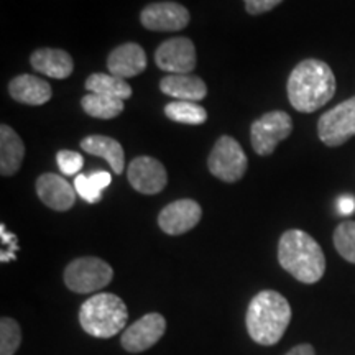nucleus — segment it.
Returning a JSON list of instances; mask_svg holds the SVG:
<instances>
[{
    "instance_id": "nucleus-1",
    "label": "nucleus",
    "mask_w": 355,
    "mask_h": 355,
    "mask_svg": "<svg viewBox=\"0 0 355 355\" xmlns=\"http://www.w3.org/2000/svg\"><path fill=\"white\" fill-rule=\"evenodd\" d=\"M336 76L331 66L321 60H304L291 71L286 92L298 112H316L336 94Z\"/></svg>"
},
{
    "instance_id": "nucleus-2",
    "label": "nucleus",
    "mask_w": 355,
    "mask_h": 355,
    "mask_svg": "<svg viewBox=\"0 0 355 355\" xmlns=\"http://www.w3.org/2000/svg\"><path fill=\"white\" fill-rule=\"evenodd\" d=\"M291 322V306L278 291L263 290L252 298L247 308V332L260 345L282 340Z\"/></svg>"
},
{
    "instance_id": "nucleus-3",
    "label": "nucleus",
    "mask_w": 355,
    "mask_h": 355,
    "mask_svg": "<svg viewBox=\"0 0 355 355\" xmlns=\"http://www.w3.org/2000/svg\"><path fill=\"white\" fill-rule=\"evenodd\" d=\"M278 261L304 285L318 283L326 272V257L319 243L304 230L291 229L279 237Z\"/></svg>"
},
{
    "instance_id": "nucleus-4",
    "label": "nucleus",
    "mask_w": 355,
    "mask_h": 355,
    "mask_svg": "<svg viewBox=\"0 0 355 355\" xmlns=\"http://www.w3.org/2000/svg\"><path fill=\"white\" fill-rule=\"evenodd\" d=\"M127 306L114 293H97L84 301L79 309V324L84 332L97 339L119 334L127 326Z\"/></svg>"
},
{
    "instance_id": "nucleus-5",
    "label": "nucleus",
    "mask_w": 355,
    "mask_h": 355,
    "mask_svg": "<svg viewBox=\"0 0 355 355\" xmlns=\"http://www.w3.org/2000/svg\"><path fill=\"white\" fill-rule=\"evenodd\" d=\"M64 285L79 295L99 291L112 282L114 270L97 257H79L64 268Z\"/></svg>"
},
{
    "instance_id": "nucleus-6",
    "label": "nucleus",
    "mask_w": 355,
    "mask_h": 355,
    "mask_svg": "<svg viewBox=\"0 0 355 355\" xmlns=\"http://www.w3.org/2000/svg\"><path fill=\"white\" fill-rule=\"evenodd\" d=\"M248 159L243 148L234 137L222 135L212 146L207 168L211 175L224 183H237L247 171Z\"/></svg>"
},
{
    "instance_id": "nucleus-7",
    "label": "nucleus",
    "mask_w": 355,
    "mask_h": 355,
    "mask_svg": "<svg viewBox=\"0 0 355 355\" xmlns=\"http://www.w3.org/2000/svg\"><path fill=\"white\" fill-rule=\"evenodd\" d=\"M293 132L291 117L283 110H273L261 115L259 121L252 123L250 140L255 153L268 157L275 152L278 144L286 140Z\"/></svg>"
},
{
    "instance_id": "nucleus-8",
    "label": "nucleus",
    "mask_w": 355,
    "mask_h": 355,
    "mask_svg": "<svg viewBox=\"0 0 355 355\" xmlns=\"http://www.w3.org/2000/svg\"><path fill=\"white\" fill-rule=\"evenodd\" d=\"M318 135L327 146H340L355 137V96L319 117Z\"/></svg>"
},
{
    "instance_id": "nucleus-9",
    "label": "nucleus",
    "mask_w": 355,
    "mask_h": 355,
    "mask_svg": "<svg viewBox=\"0 0 355 355\" xmlns=\"http://www.w3.org/2000/svg\"><path fill=\"white\" fill-rule=\"evenodd\" d=\"M166 319L159 313H148L132 326L125 327L121 344L130 354H140L152 349L165 336Z\"/></svg>"
},
{
    "instance_id": "nucleus-10",
    "label": "nucleus",
    "mask_w": 355,
    "mask_h": 355,
    "mask_svg": "<svg viewBox=\"0 0 355 355\" xmlns=\"http://www.w3.org/2000/svg\"><path fill=\"white\" fill-rule=\"evenodd\" d=\"M196 48L189 38L176 37L166 40L155 51V63L170 74H189L196 68Z\"/></svg>"
},
{
    "instance_id": "nucleus-11",
    "label": "nucleus",
    "mask_w": 355,
    "mask_h": 355,
    "mask_svg": "<svg viewBox=\"0 0 355 355\" xmlns=\"http://www.w3.org/2000/svg\"><path fill=\"white\" fill-rule=\"evenodd\" d=\"M191 20L188 8L176 2H155L140 13V21L152 32H180Z\"/></svg>"
},
{
    "instance_id": "nucleus-12",
    "label": "nucleus",
    "mask_w": 355,
    "mask_h": 355,
    "mask_svg": "<svg viewBox=\"0 0 355 355\" xmlns=\"http://www.w3.org/2000/svg\"><path fill=\"white\" fill-rule=\"evenodd\" d=\"M128 183L141 194H158L165 189L168 173L162 162L153 157L133 158L127 170Z\"/></svg>"
},
{
    "instance_id": "nucleus-13",
    "label": "nucleus",
    "mask_w": 355,
    "mask_h": 355,
    "mask_svg": "<svg viewBox=\"0 0 355 355\" xmlns=\"http://www.w3.org/2000/svg\"><path fill=\"white\" fill-rule=\"evenodd\" d=\"M201 206L194 199H178L168 204L158 216V225L168 235H183L199 224Z\"/></svg>"
},
{
    "instance_id": "nucleus-14",
    "label": "nucleus",
    "mask_w": 355,
    "mask_h": 355,
    "mask_svg": "<svg viewBox=\"0 0 355 355\" xmlns=\"http://www.w3.org/2000/svg\"><path fill=\"white\" fill-rule=\"evenodd\" d=\"M37 194L44 206L58 212L69 211L76 202V189L55 173H44L38 178Z\"/></svg>"
},
{
    "instance_id": "nucleus-15",
    "label": "nucleus",
    "mask_w": 355,
    "mask_h": 355,
    "mask_svg": "<svg viewBox=\"0 0 355 355\" xmlns=\"http://www.w3.org/2000/svg\"><path fill=\"white\" fill-rule=\"evenodd\" d=\"M146 63L148 61H146V55L140 44L123 43L109 55L107 69L114 76L127 79L144 73Z\"/></svg>"
},
{
    "instance_id": "nucleus-16",
    "label": "nucleus",
    "mask_w": 355,
    "mask_h": 355,
    "mask_svg": "<svg viewBox=\"0 0 355 355\" xmlns=\"http://www.w3.org/2000/svg\"><path fill=\"white\" fill-rule=\"evenodd\" d=\"M12 99L26 105H43L51 99V86L33 74H20L8 84Z\"/></svg>"
},
{
    "instance_id": "nucleus-17",
    "label": "nucleus",
    "mask_w": 355,
    "mask_h": 355,
    "mask_svg": "<svg viewBox=\"0 0 355 355\" xmlns=\"http://www.w3.org/2000/svg\"><path fill=\"white\" fill-rule=\"evenodd\" d=\"M30 63L38 73L53 79H66L73 74L74 61L68 51L56 48H40L30 56Z\"/></svg>"
},
{
    "instance_id": "nucleus-18",
    "label": "nucleus",
    "mask_w": 355,
    "mask_h": 355,
    "mask_svg": "<svg viewBox=\"0 0 355 355\" xmlns=\"http://www.w3.org/2000/svg\"><path fill=\"white\" fill-rule=\"evenodd\" d=\"M159 89L166 96L178 101L196 102L207 96V86L201 78L191 74H168L159 83Z\"/></svg>"
},
{
    "instance_id": "nucleus-19",
    "label": "nucleus",
    "mask_w": 355,
    "mask_h": 355,
    "mask_svg": "<svg viewBox=\"0 0 355 355\" xmlns=\"http://www.w3.org/2000/svg\"><path fill=\"white\" fill-rule=\"evenodd\" d=\"M25 157V145L20 135L3 123L0 127V173L2 176H13L20 170Z\"/></svg>"
},
{
    "instance_id": "nucleus-20",
    "label": "nucleus",
    "mask_w": 355,
    "mask_h": 355,
    "mask_svg": "<svg viewBox=\"0 0 355 355\" xmlns=\"http://www.w3.org/2000/svg\"><path fill=\"white\" fill-rule=\"evenodd\" d=\"M81 148L86 153L104 158L109 163V166L112 168L115 175H122L123 173V168H125V153H123L122 145L117 140L105 135H89L81 141Z\"/></svg>"
},
{
    "instance_id": "nucleus-21",
    "label": "nucleus",
    "mask_w": 355,
    "mask_h": 355,
    "mask_svg": "<svg viewBox=\"0 0 355 355\" xmlns=\"http://www.w3.org/2000/svg\"><path fill=\"white\" fill-rule=\"evenodd\" d=\"M84 87H86V91L92 92V94L107 96L121 101H125L132 96L130 84H128L125 79L114 76V74H91V76L86 79Z\"/></svg>"
},
{
    "instance_id": "nucleus-22",
    "label": "nucleus",
    "mask_w": 355,
    "mask_h": 355,
    "mask_svg": "<svg viewBox=\"0 0 355 355\" xmlns=\"http://www.w3.org/2000/svg\"><path fill=\"white\" fill-rule=\"evenodd\" d=\"M81 107L91 117L109 121V119H115L122 114L123 101L89 92L87 96H84L81 99Z\"/></svg>"
},
{
    "instance_id": "nucleus-23",
    "label": "nucleus",
    "mask_w": 355,
    "mask_h": 355,
    "mask_svg": "<svg viewBox=\"0 0 355 355\" xmlns=\"http://www.w3.org/2000/svg\"><path fill=\"white\" fill-rule=\"evenodd\" d=\"M165 115L173 122L186 125H202L207 121V110L189 101H175L165 107Z\"/></svg>"
},
{
    "instance_id": "nucleus-24",
    "label": "nucleus",
    "mask_w": 355,
    "mask_h": 355,
    "mask_svg": "<svg viewBox=\"0 0 355 355\" xmlns=\"http://www.w3.org/2000/svg\"><path fill=\"white\" fill-rule=\"evenodd\" d=\"M334 247L344 260L355 265V222L344 220L334 230Z\"/></svg>"
},
{
    "instance_id": "nucleus-25",
    "label": "nucleus",
    "mask_w": 355,
    "mask_h": 355,
    "mask_svg": "<svg viewBox=\"0 0 355 355\" xmlns=\"http://www.w3.org/2000/svg\"><path fill=\"white\" fill-rule=\"evenodd\" d=\"M21 344L20 324L12 318L0 319V355H13Z\"/></svg>"
},
{
    "instance_id": "nucleus-26",
    "label": "nucleus",
    "mask_w": 355,
    "mask_h": 355,
    "mask_svg": "<svg viewBox=\"0 0 355 355\" xmlns=\"http://www.w3.org/2000/svg\"><path fill=\"white\" fill-rule=\"evenodd\" d=\"M56 162L60 170L66 176L78 175L79 170L84 166V158L81 153L73 152V150H60L56 153Z\"/></svg>"
},
{
    "instance_id": "nucleus-27",
    "label": "nucleus",
    "mask_w": 355,
    "mask_h": 355,
    "mask_svg": "<svg viewBox=\"0 0 355 355\" xmlns=\"http://www.w3.org/2000/svg\"><path fill=\"white\" fill-rule=\"evenodd\" d=\"M74 189H76V193L84 199V201L91 204H97L102 199V191L92 183L91 178L87 175L76 176V180H74Z\"/></svg>"
},
{
    "instance_id": "nucleus-28",
    "label": "nucleus",
    "mask_w": 355,
    "mask_h": 355,
    "mask_svg": "<svg viewBox=\"0 0 355 355\" xmlns=\"http://www.w3.org/2000/svg\"><path fill=\"white\" fill-rule=\"evenodd\" d=\"M245 8L250 15H261V13L273 10L283 0H243Z\"/></svg>"
},
{
    "instance_id": "nucleus-29",
    "label": "nucleus",
    "mask_w": 355,
    "mask_h": 355,
    "mask_svg": "<svg viewBox=\"0 0 355 355\" xmlns=\"http://www.w3.org/2000/svg\"><path fill=\"white\" fill-rule=\"evenodd\" d=\"M337 209L343 216H350L355 211V199L352 196H340L337 199Z\"/></svg>"
},
{
    "instance_id": "nucleus-30",
    "label": "nucleus",
    "mask_w": 355,
    "mask_h": 355,
    "mask_svg": "<svg viewBox=\"0 0 355 355\" xmlns=\"http://www.w3.org/2000/svg\"><path fill=\"white\" fill-rule=\"evenodd\" d=\"M87 176L91 178L92 183H94L101 191L104 188H107V186L110 184V181H112V178H110L107 171H94V173H91V175H87Z\"/></svg>"
},
{
    "instance_id": "nucleus-31",
    "label": "nucleus",
    "mask_w": 355,
    "mask_h": 355,
    "mask_svg": "<svg viewBox=\"0 0 355 355\" xmlns=\"http://www.w3.org/2000/svg\"><path fill=\"white\" fill-rule=\"evenodd\" d=\"M285 355H316L314 354V347L311 344H300L291 350H288Z\"/></svg>"
}]
</instances>
